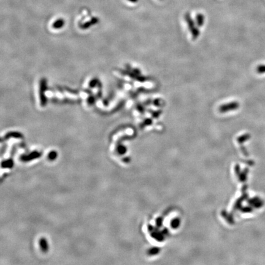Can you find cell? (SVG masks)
Listing matches in <instances>:
<instances>
[{
	"instance_id": "cell-3",
	"label": "cell",
	"mask_w": 265,
	"mask_h": 265,
	"mask_svg": "<svg viewBox=\"0 0 265 265\" xmlns=\"http://www.w3.org/2000/svg\"><path fill=\"white\" fill-rule=\"evenodd\" d=\"M205 22V17L201 13H198L196 15V23L198 26H203Z\"/></svg>"
},
{
	"instance_id": "cell-1",
	"label": "cell",
	"mask_w": 265,
	"mask_h": 265,
	"mask_svg": "<svg viewBox=\"0 0 265 265\" xmlns=\"http://www.w3.org/2000/svg\"><path fill=\"white\" fill-rule=\"evenodd\" d=\"M185 20L187 23L188 29L191 34V36L193 40H196L198 36H200V31H199L196 23L194 22V20L191 17L189 13H187L185 15Z\"/></svg>"
},
{
	"instance_id": "cell-2",
	"label": "cell",
	"mask_w": 265,
	"mask_h": 265,
	"mask_svg": "<svg viewBox=\"0 0 265 265\" xmlns=\"http://www.w3.org/2000/svg\"><path fill=\"white\" fill-rule=\"evenodd\" d=\"M240 106L239 103L238 102H232L219 106V111L221 113H226L230 111H233L239 109Z\"/></svg>"
},
{
	"instance_id": "cell-7",
	"label": "cell",
	"mask_w": 265,
	"mask_h": 265,
	"mask_svg": "<svg viewBox=\"0 0 265 265\" xmlns=\"http://www.w3.org/2000/svg\"><path fill=\"white\" fill-rule=\"evenodd\" d=\"M127 1L131 3H136L139 2V0H127Z\"/></svg>"
},
{
	"instance_id": "cell-5",
	"label": "cell",
	"mask_w": 265,
	"mask_h": 265,
	"mask_svg": "<svg viewBox=\"0 0 265 265\" xmlns=\"http://www.w3.org/2000/svg\"><path fill=\"white\" fill-rule=\"evenodd\" d=\"M41 247H42L43 251H46L47 249V243H46V239H42L41 240Z\"/></svg>"
},
{
	"instance_id": "cell-4",
	"label": "cell",
	"mask_w": 265,
	"mask_h": 265,
	"mask_svg": "<svg viewBox=\"0 0 265 265\" xmlns=\"http://www.w3.org/2000/svg\"><path fill=\"white\" fill-rule=\"evenodd\" d=\"M256 72L260 74L265 73V64L258 65L256 68Z\"/></svg>"
},
{
	"instance_id": "cell-6",
	"label": "cell",
	"mask_w": 265,
	"mask_h": 265,
	"mask_svg": "<svg viewBox=\"0 0 265 265\" xmlns=\"http://www.w3.org/2000/svg\"><path fill=\"white\" fill-rule=\"evenodd\" d=\"M56 155V153L54 152H51L50 153V155H49V157H50V158H52V159H54L55 158V157H53V155Z\"/></svg>"
}]
</instances>
